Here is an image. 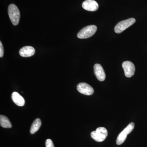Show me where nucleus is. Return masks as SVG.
Wrapping results in <instances>:
<instances>
[{
    "label": "nucleus",
    "instance_id": "obj_10",
    "mask_svg": "<svg viewBox=\"0 0 147 147\" xmlns=\"http://www.w3.org/2000/svg\"><path fill=\"white\" fill-rule=\"evenodd\" d=\"M35 50L33 47L26 46L21 48L19 50V55L23 57H29L34 55Z\"/></svg>",
    "mask_w": 147,
    "mask_h": 147
},
{
    "label": "nucleus",
    "instance_id": "obj_4",
    "mask_svg": "<svg viewBox=\"0 0 147 147\" xmlns=\"http://www.w3.org/2000/svg\"><path fill=\"white\" fill-rule=\"evenodd\" d=\"M134 123L133 122L130 123L119 134L117 138L116 143L118 145L122 144L125 141L127 135L133 131L134 127Z\"/></svg>",
    "mask_w": 147,
    "mask_h": 147
},
{
    "label": "nucleus",
    "instance_id": "obj_11",
    "mask_svg": "<svg viewBox=\"0 0 147 147\" xmlns=\"http://www.w3.org/2000/svg\"><path fill=\"white\" fill-rule=\"evenodd\" d=\"M11 99L16 105L23 106L25 104V100L24 98L17 92H13L11 94Z\"/></svg>",
    "mask_w": 147,
    "mask_h": 147
},
{
    "label": "nucleus",
    "instance_id": "obj_9",
    "mask_svg": "<svg viewBox=\"0 0 147 147\" xmlns=\"http://www.w3.org/2000/svg\"><path fill=\"white\" fill-rule=\"evenodd\" d=\"M82 7L85 10L94 11L98 9V5L94 0H86L82 3Z\"/></svg>",
    "mask_w": 147,
    "mask_h": 147
},
{
    "label": "nucleus",
    "instance_id": "obj_14",
    "mask_svg": "<svg viewBox=\"0 0 147 147\" xmlns=\"http://www.w3.org/2000/svg\"><path fill=\"white\" fill-rule=\"evenodd\" d=\"M46 147H55L53 141L50 139H47L45 142Z\"/></svg>",
    "mask_w": 147,
    "mask_h": 147
},
{
    "label": "nucleus",
    "instance_id": "obj_15",
    "mask_svg": "<svg viewBox=\"0 0 147 147\" xmlns=\"http://www.w3.org/2000/svg\"><path fill=\"white\" fill-rule=\"evenodd\" d=\"M4 55V49L2 43L0 41V57L2 58Z\"/></svg>",
    "mask_w": 147,
    "mask_h": 147
},
{
    "label": "nucleus",
    "instance_id": "obj_2",
    "mask_svg": "<svg viewBox=\"0 0 147 147\" xmlns=\"http://www.w3.org/2000/svg\"><path fill=\"white\" fill-rule=\"evenodd\" d=\"M108 135L107 129L104 127H98L95 131L91 133L92 139L97 142H102L107 138Z\"/></svg>",
    "mask_w": 147,
    "mask_h": 147
},
{
    "label": "nucleus",
    "instance_id": "obj_8",
    "mask_svg": "<svg viewBox=\"0 0 147 147\" xmlns=\"http://www.w3.org/2000/svg\"><path fill=\"white\" fill-rule=\"evenodd\" d=\"M94 73L98 80L100 82H103L105 80V74L102 66L99 64H96L94 66Z\"/></svg>",
    "mask_w": 147,
    "mask_h": 147
},
{
    "label": "nucleus",
    "instance_id": "obj_3",
    "mask_svg": "<svg viewBox=\"0 0 147 147\" xmlns=\"http://www.w3.org/2000/svg\"><path fill=\"white\" fill-rule=\"evenodd\" d=\"M97 30V27L94 25L87 26L82 29L77 34V37L81 39L88 38L92 36Z\"/></svg>",
    "mask_w": 147,
    "mask_h": 147
},
{
    "label": "nucleus",
    "instance_id": "obj_5",
    "mask_svg": "<svg viewBox=\"0 0 147 147\" xmlns=\"http://www.w3.org/2000/svg\"><path fill=\"white\" fill-rule=\"evenodd\" d=\"M135 22V18H132L120 21L115 27V31L116 33H121L129 27L131 26Z\"/></svg>",
    "mask_w": 147,
    "mask_h": 147
},
{
    "label": "nucleus",
    "instance_id": "obj_12",
    "mask_svg": "<svg viewBox=\"0 0 147 147\" xmlns=\"http://www.w3.org/2000/svg\"><path fill=\"white\" fill-rule=\"evenodd\" d=\"M0 125L2 127L5 128H10L12 127L9 119L5 116H0Z\"/></svg>",
    "mask_w": 147,
    "mask_h": 147
},
{
    "label": "nucleus",
    "instance_id": "obj_7",
    "mask_svg": "<svg viewBox=\"0 0 147 147\" xmlns=\"http://www.w3.org/2000/svg\"><path fill=\"white\" fill-rule=\"evenodd\" d=\"M77 90L80 93L85 95H91L94 92L93 88L86 83H81L78 84Z\"/></svg>",
    "mask_w": 147,
    "mask_h": 147
},
{
    "label": "nucleus",
    "instance_id": "obj_6",
    "mask_svg": "<svg viewBox=\"0 0 147 147\" xmlns=\"http://www.w3.org/2000/svg\"><path fill=\"white\" fill-rule=\"evenodd\" d=\"M122 67L124 71L125 75L127 78H130L134 75L135 67L134 64L129 61H125L122 63Z\"/></svg>",
    "mask_w": 147,
    "mask_h": 147
},
{
    "label": "nucleus",
    "instance_id": "obj_1",
    "mask_svg": "<svg viewBox=\"0 0 147 147\" xmlns=\"http://www.w3.org/2000/svg\"><path fill=\"white\" fill-rule=\"evenodd\" d=\"M8 12L9 16L12 24L17 26L19 23L20 18V13L17 6L13 4L9 6Z\"/></svg>",
    "mask_w": 147,
    "mask_h": 147
},
{
    "label": "nucleus",
    "instance_id": "obj_13",
    "mask_svg": "<svg viewBox=\"0 0 147 147\" xmlns=\"http://www.w3.org/2000/svg\"><path fill=\"white\" fill-rule=\"evenodd\" d=\"M41 125V121L40 119L37 118L35 120L33 123L32 124L31 127L30 132L31 134H34L39 129Z\"/></svg>",
    "mask_w": 147,
    "mask_h": 147
}]
</instances>
